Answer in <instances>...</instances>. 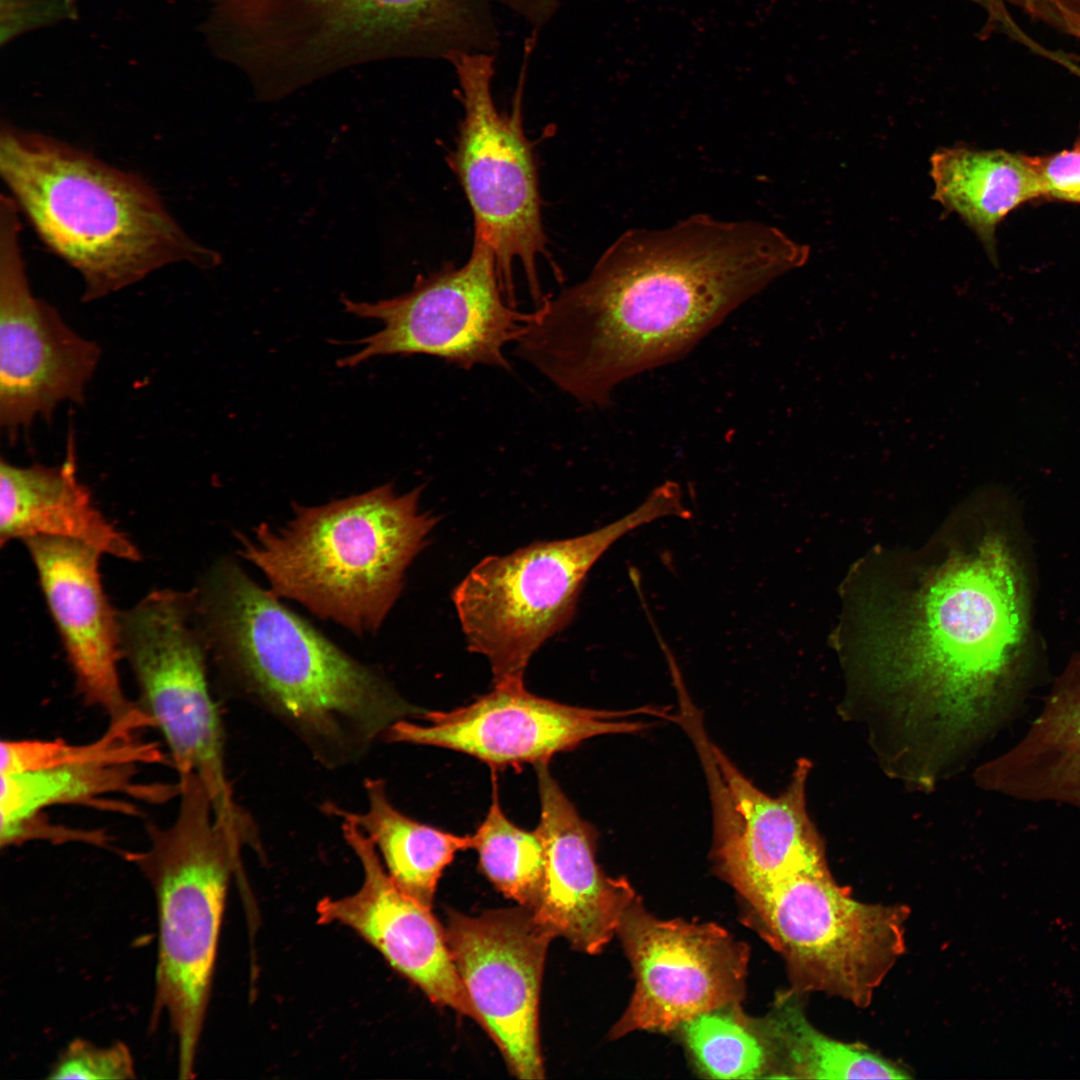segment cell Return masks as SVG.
I'll return each instance as SVG.
<instances>
[{
	"mask_svg": "<svg viewBox=\"0 0 1080 1080\" xmlns=\"http://www.w3.org/2000/svg\"><path fill=\"white\" fill-rule=\"evenodd\" d=\"M809 247L758 221L696 214L621 234L581 282L545 297L515 355L583 406L689 352L734 309L805 264Z\"/></svg>",
	"mask_w": 1080,
	"mask_h": 1080,
	"instance_id": "1",
	"label": "cell"
},
{
	"mask_svg": "<svg viewBox=\"0 0 1080 1080\" xmlns=\"http://www.w3.org/2000/svg\"><path fill=\"white\" fill-rule=\"evenodd\" d=\"M191 596L221 682L279 720L323 766L360 760L394 723L424 714L382 672L256 583L238 560L217 559Z\"/></svg>",
	"mask_w": 1080,
	"mask_h": 1080,
	"instance_id": "2",
	"label": "cell"
},
{
	"mask_svg": "<svg viewBox=\"0 0 1080 1080\" xmlns=\"http://www.w3.org/2000/svg\"><path fill=\"white\" fill-rule=\"evenodd\" d=\"M0 174L40 241L80 274L84 301L170 264L210 269L221 262L142 177L51 136L3 121Z\"/></svg>",
	"mask_w": 1080,
	"mask_h": 1080,
	"instance_id": "3",
	"label": "cell"
},
{
	"mask_svg": "<svg viewBox=\"0 0 1080 1080\" xmlns=\"http://www.w3.org/2000/svg\"><path fill=\"white\" fill-rule=\"evenodd\" d=\"M422 490L399 494L386 483L321 505L293 503L285 524L236 533L238 554L279 598L359 637L375 634L438 522L421 510Z\"/></svg>",
	"mask_w": 1080,
	"mask_h": 1080,
	"instance_id": "4",
	"label": "cell"
},
{
	"mask_svg": "<svg viewBox=\"0 0 1080 1080\" xmlns=\"http://www.w3.org/2000/svg\"><path fill=\"white\" fill-rule=\"evenodd\" d=\"M243 63L280 96L376 62L493 53L490 0H222Z\"/></svg>",
	"mask_w": 1080,
	"mask_h": 1080,
	"instance_id": "5",
	"label": "cell"
},
{
	"mask_svg": "<svg viewBox=\"0 0 1080 1080\" xmlns=\"http://www.w3.org/2000/svg\"><path fill=\"white\" fill-rule=\"evenodd\" d=\"M879 650L889 680L944 732L985 722L1022 639L1024 618L1014 561L999 538L947 563Z\"/></svg>",
	"mask_w": 1080,
	"mask_h": 1080,
	"instance_id": "6",
	"label": "cell"
},
{
	"mask_svg": "<svg viewBox=\"0 0 1080 1080\" xmlns=\"http://www.w3.org/2000/svg\"><path fill=\"white\" fill-rule=\"evenodd\" d=\"M179 804L167 826L148 823L147 845L121 856L149 881L159 943L152 1018L166 1014L180 1079L195 1076L230 876L244 842L216 816L198 777H178Z\"/></svg>",
	"mask_w": 1080,
	"mask_h": 1080,
	"instance_id": "7",
	"label": "cell"
},
{
	"mask_svg": "<svg viewBox=\"0 0 1080 1080\" xmlns=\"http://www.w3.org/2000/svg\"><path fill=\"white\" fill-rule=\"evenodd\" d=\"M688 515L679 486L667 481L602 528L484 558L452 593L468 649L488 660L494 684L523 680L534 653L572 620L586 576L605 551L639 526Z\"/></svg>",
	"mask_w": 1080,
	"mask_h": 1080,
	"instance_id": "8",
	"label": "cell"
},
{
	"mask_svg": "<svg viewBox=\"0 0 1080 1080\" xmlns=\"http://www.w3.org/2000/svg\"><path fill=\"white\" fill-rule=\"evenodd\" d=\"M536 39L525 41L524 57L510 112L499 111L492 94L496 55L458 53L448 58L455 72V95L463 116L448 156L469 203L474 238L494 252L504 294L515 304L514 264L519 262L533 298L541 295L539 256L547 253L538 175L531 144L525 136L522 99L527 67Z\"/></svg>",
	"mask_w": 1080,
	"mask_h": 1080,
	"instance_id": "9",
	"label": "cell"
},
{
	"mask_svg": "<svg viewBox=\"0 0 1080 1080\" xmlns=\"http://www.w3.org/2000/svg\"><path fill=\"white\" fill-rule=\"evenodd\" d=\"M118 618L121 657L133 674L136 702L161 734L178 777H198L218 819L244 827L250 818L227 777L224 730L191 593L154 590Z\"/></svg>",
	"mask_w": 1080,
	"mask_h": 1080,
	"instance_id": "10",
	"label": "cell"
},
{
	"mask_svg": "<svg viewBox=\"0 0 1080 1080\" xmlns=\"http://www.w3.org/2000/svg\"><path fill=\"white\" fill-rule=\"evenodd\" d=\"M750 909L783 956L794 993L824 992L864 1008L905 951L908 909L855 900L827 865L782 879Z\"/></svg>",
	"mask_w": 1080,
	"mask_h": 1080,
	"instance_id": "11",
	"label": "cell"
},
{
	"mask_svg": "<svg viewBox=\"0 0 1080 1080\" xmlns=\"http://www.w3.org/2000/svg\"><path fill=\"white\" fill-rule=\"evenodd\" d=\"M341 303L347 313L383 327L358 340L362 348L339 359V367L380 356L429 355L462 369H510L504 349L518 341L534 316L508 302L494 252L475 238L464 264L419 275L406 293L377 302L342 297Z\"/></svg>",
	"mask_w": 1080,
	"mask_h": 1080,
	"instance_id": "12",
	"label": "cell"
},
{
	"mask_svg": "<svg viewBox=\"0 0 1080 1080\" xmlns=\"http://www.w3.org/2000/svg\"><path fill=\"white\" fill-rule=\"evenodd\" d=\"M20 211L0 197V425L11 438L62 402H81L99 362L80 336L29 285Z\"/></svg>",
	"mask_w": 1080,
	"mask_h": 1080,
	"instance_id": "13",
	"label": "cell"
},
{
	"mask_svg": "<svg viewBox=\"0 0 1080 1080\" xmlns=\"http://www.w3.org/2000/svg\"><path fill=\"white\" fill-rule=\"evenodd\" d=\"M617 934L636 985L610 1039L639 1030H672L743 999L749 950L720 926L659 919L636 897Z\"/></svg>",
	"mask_w": 1080,
	"mask_h": 1080,
	"instance_id": "14",
	"label": "cell"
},
{
	"mask_svg": "<svg viewBox=\"0 0 1080 1080\" xmlns=\"http://www.w3.org/2000/svg\"><path fill=\"white\" fill-rule=\"evenodd\" d=\"M446 941L481 1027L519 1079L545 1077L539 1038V995L554 934L518 906L477 916L447 912Z\"/></svg>",
	"mask_w": 1080,
	"mask_h": 1080,
	"instance_id": "15",
	"label": "cell"
},
{
	"mask_svg": "<svg viewBox=\"0 0 1080 1080\" xmlns=\"http://www.w3.org/2000/svg\"><path fill=\"white\" fill-rule=\"evenodd\" d=\"M663 717L665 710L643 707L603 711L576 707L530 693L521 681L494 684L469 705L425 712L424 724L399 720L384 739L446 748L470 755L497 770L543 764L556 754L605 734L635 733L650 725L623 720L635 715ZM383 739V740H384Z\"/></svg>",
	"mask_w": 1080,
	"mask_h": 1080,
	"instance_id": "16",
	"label": "cell"
},
{
	"mask_svg": "<svg viewBox=\"0 0 1080 1080\" xmlns=\"http://www.w3.org/2000/svg\"><path fill=\"white\" fill-rule=\"evenodd\" d=\"M701 751L711 787L715 867L749 907L782 879L826 865L806 810L807 761H799L784 793L771 797L715 745L704 741Z\"/></svg>",
	"mask_w": 1080,
	"mask_h": 1080,
	"instance_id": "17",
	"label": "cell"
},
{
	"mask_svg": "<svg viewBox=\"0 0 1080 1080\" xmlns=\"http://www.w3.org/2000/svg\"><path fill=\"white\" fill-rule=\"evenodd\" d=\"M84 703L114 723H148L125 694L118 664L119 618L105 593L101 553L83 543L37 536L23 541Z\"/></svg>",
	"mask_w": 1080,
	"mask_h": 1080,
	"instance_id": "18",
	"label": "cell"
},
{
	"mask_svg": "<svg viewBox=\"0 0 1080 1080\" xmlns=\"http://www.w3.org/2000/svg\"><path fill=\"white\" fill-rule=\"evenodd\" d=\"M342 833L361 863L363 881L351 895L321 899L316 906L318 923L352 929L431 1002L481 1026L453 962L444 928L431 909L394 883L373 843L358 827L342 821Z\"/></svg>",
	"mask_w": 1080,
	"mask_h": 1080,
	"instance_id": "19",
	"label": "cell"
},
{
	"mask_svg": "<svg viewBox=\"0 0 1080 1080\" xmlns=\"http://www.w3.org/2000/svg\"><path fill=\"white\" fill-rule=\"evenodd\" d=\"M536 771L545 873L534 916L575 950L599 953L637 896L624 877L602 871L596 861V830L579 815L547 763L536 765Z\"/></svg>",
	"mask_w": 1080,
	"mask_h": 1080,
	"instance_id": "20",
	"label": "cell"
},
{
	"mask_svg": "<svg viewBox=\"0 0 1080 1080\" xmlns=\"http://www.w3.org/2000/svg\"><path fill=\"white\" fill-rule=\"evenodd\" d=\"M47 536L88 545L101 554L138 561L140 551L96 507L77 475L74 439L58 466L0 463V543Z\"/></svg>",
	"mask_w": 1080,
	"mask_h": 1080,
	"instance_id": "21",
	"label": "cell"
},
{
	"mask_svg": "<svg viewBox=\"0 0 1080 1080\" xmlns=\"http://www.w3.org/2000/svg\"><path fill=\"white\" fill-rule=\"evenodd\" d=\"M984 776L1009 794L1080 808V656L1057 682L1025 739L989 765Z\"/></svg>",
	"mask_w": 1080,
	"mask_h": 1080,
	"instance_id": "22",
	"label": "cell"
},
{
	"mask_svg": "<svg viewBox=\"0 0 1080 1080\" xmlns=\"http://www.w3.org/2000/svg\"><path fill=\"white\" fill-rule=\"evenodd\" d=\"M151 762L143 747L109 752L11 773H0V839L23 823L60 804H102V796L126 793L161 802L178 795V784L141 785L134 782L135 764Z\"/></svg>",
	"mask_w": 1080,
	"mask_h": 1080,
	"instance_id": "23",
	"label": "cell"
},
{
	"mask_svg": "<svg viewBox=\"0 0 1080 1080\" xmlns=\"http://www.w3.org/2000/svg\"><path fill=\"white\" fill-rule=\"evenodd\" d=\"M930 164L934 199L959 215L992 256L997 225L1022 203L1043 197L1026 155L954 146L938 149Z\"/></svg>",
	"mask_w": 1080,
	"mask_h": 1080,
	"instance_id": "24",
	"label": "cell"
},
{
	"mask_svg": "<svg viewBox=\"0 0 1080 1080\" xmlns=\"http://www.w3.org/2000/svg\"><path fill=\"white\" fill-rule=\"evenodd\" d=\"M364 789L367 809L363 812H350L330 803L323 808L358 827L381 854L394 883L432 909L444 869L457 852L473 847L472 835L448 833L406 816L390 801L382 779H366Z\"/></svg>",
	"mask_w": 1080,
	"mask_h": 1080,
	"instance_id": "25",
	"label": "cell"
},
{
	"mask_svg": "<svg viewBox=\"0 0 1080 1080\" xmlns=\"http://www.w3.org/2000/svg\"><path fill=\"white\" fill-rule=\"evenodd\" d=\"M755 1023L767 1039L775 1072L786 1078L903 1079L898 1065L862 1046L832 1039L817 1030L792 1003V993Z\"/></svg>",
	"mask_w": 1080,
	"mask_h": 1080,
	"instance_id": "26",
	"label": "cell"
},
{
	"mask_svg": "<svg viewBox=\"0 0 1080 1080\" xmlns=\"http://www.w3.org/2000/svg\"><path fill=\"white\" fill-rule=\"evenodd\" d=\"M739 1008L709 1011L680 1026L696 1064L709 1077L752 1079L775 1072L768 1041Z\"/></svg>",
	"mask_w": 1080,
	"mask_h": 1080,
	"instance_id": "27",
	"label": "cell"
},
{
	"mask_svg": "<svg viewBox=\"0 0 1080 1080\" xmlns=\"http://www.w3.org/2000/svg\"><path fill=\"white\" fill-rule=\"evenodd\" d=\"M472 837L484 875L503 895L533 911L545 873L538 831L522 829L510 821L494 793L488 813Z\"/></svg>",
	"mask_w": 1080,
	"mask_h": 1080,
	"instance_id": "28",
	"label": "cell"
},
{
	"mask_svg": "<svg viewBox=\"0 0 1080 1080\" xmlns=\"http://www.w3.org/2000/svg\"><path fill=\"white\" fill-rule=\"evenodd\" d=\"M135 1077L134 1060L124 1043L100 1047L81 1038L67 1045L47 1076L55 1080H126Z\"/></svg>",
	"mask_w": 1080,
	"mask_h": 1080,
	"instance_id": "29",
	"label": "cell"
},
{
	"mask_svg": "<svg viewBox=\"0 0 1080 1080\" xmlns=\"http://www.w3.org/2000/svg\"><path fill=\"white\" fill-rule=\"evenodd\" d=\"M77 17L75 0H0L1 47L31 31Z\"/></svg>",
	"mask_w": 1080,
	"mask_h": 1080,
	"instance_id": "30",
	"label": "cell"
},
{
	"mask_svg": "<svg viewBox=\"0 0 1080 1080\" xmlns=\"http://www.w3.org/2000/svg\"><path fill=\"white\" fill-rule=\"evenodd\" d=\"M1028 157L1042 186L1043 197L1080 202V148Z\"/></svg>",
	"mask_w": 1080,
	"mask_h": 1080,
	"instance_id": "31",
	"label": "cell"
},
{
	"mask_svg": "<svg viewBox=\"0 0 1080 1080\" xmlns=\"http://www.w3.org/2000/svg\"><path fill=\"white\" fill-rule=\"evenodd\" d=\"M1022 9L1032 19L1073 36L1080 27V0H997Z\"/></svg>",
	"mask_w": 1080,
	"mask_h": 1080,
	"instance_id": "32",
	"label": "cell"
},
{
	"mask_svg": "<svg viewBox=\"0 0 1080 1080\" xmlns=\"http://www.w3.org/2000/svg\"><path fill=\"white\" fill-rule=\"evenodd\" d=\"M513 11L532 27V33L540 31L553 18L560 0H494Z\"/></svg>",
	"mask_w": 1080,
	"mask_h": 1080,
	"instance_id": "33",
	"label": "cell"
},
{
	"mask_svg": "<svg viewBox=\"0 0 1080 1080\" xmlns=\"http://www.w3.org/2000/svg\"><path fill=\"white\" fill-rule=\"evenodd\" d=\"M1075 147H1078V148H1080V134H1079V138H1078V140H1077V143H1076Z\"/></svg>",
	"mask_w": 1080,
	"mask_h": 1080,
	"instance_id": "34",
	"label": "cell"
},
{
	"mask_svg": "<svg viewBox=\"0 0 1080 1080\" xmlns=\"http://www.w3.org/2000/svg\"><path fill=\"white\" fill-rule=\"evenodd\" d=\"M1076 38H1077L1078 40H1080V31L1078 32V34H1077Z\"/></svg>",
	"mask_w": 1080,
	"mask_h": 1080,
	"instance_id": "35",
	"label": "cell"
}]
</instances>
